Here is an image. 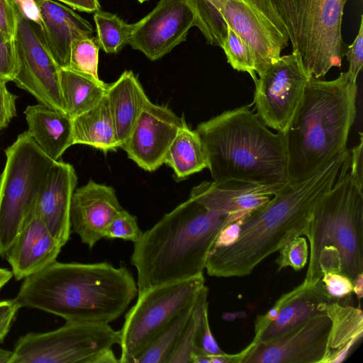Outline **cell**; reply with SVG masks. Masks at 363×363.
Instances as JSON below:
<instances>
[{
    "mask_svg": "<svg viewBox=\"0 0 363 363\" xmlns=\"http://www.w3.org/2000/svg\"><path fill=\"white\" fill-rule=\"evenodd\" d=\"M348 155L346 149L309 178L283 185L267 203L240 218L236 241L210 250L207 274L225 278L249 275L289 240L304 235L312 209L333 186Z\"/></svg>",
    "mask_w": 363,
    "mask_h": 363,
    "instance_id": "cell-1",
    "label": "cell"
},
{
    "mask_svg": "<svg viewBox=\"0 0 363 363\" xmlns=\"http://www.w3.org/2000/svg\"><path fill=\"white\" fill-rule=\"evenodd\" d=\"M137 295V283L125 267L55 261L24 279L14 300L20 308H37L66 321L108 324Z\"/></svg>",
    "mask_w": 363,
    "mask_h": 363,
    "instance_id": "cell-2",
    "label": "cell"
},
{
    "mask_svg": "<svg viewBox=\"0 0 363 363\" xmlns=\"http://www.w3.org/2000/svg\"><path fill=\"white\" fill-rule=\"evenodd\" d=\"M240 218L209 210L190 198L164 214L134 243L130 262L137 270L138 294L203 274L218 233Z\"/></svg>",
    "mask_w": 363,
    "mask_h": 363,
    "instance_id": "cell-3",
    "label": "cell"
},
{
    "mask_svg": "<svg viewBox=\"0 0 363 363\" xmlns=\"http://www.w3.org/2000/svg\"><path fill=\"white\" fill-rule=\"evenodd\" d=\"M357 82L347 72L325 81L311 76L285 133L287 184L306 179L345 150L357 110Z\"/></svg>",
    "mask_w": 363,
    "mask_h": 363,
    "instance_id": "cell-4",
    "label": "cell"
},
{
    "mask_svg": "<svg viewBox=\"0 0 363 363\" xmlns=\"http://www.w3.org/2000/svg\"><path fill=\"white\" fill-rule=\"evenodd\" d=\"M213 181L287 184L284 133H272L250 106L228 110L199 123Z\"/></svg>",
    "mask_w": 363,
    "mask_h": 363,
    "instance_id": "cell-5",
    "label": "cell"
},
{
    "mask_svg": "<svg viewBox=\"0 0 363 363\" xmlns=\"http://www.w3.org/2000/svg\"><path fill=\"white\" fill-rule=\"evenodd\" d=\"M350 153L333 186L315 203L304 235L309 262L303 280L314 284L324 272L340 273L352 281L363 274V192L350 173Z\"/></svg>",
    "mask_w": 363,
    "mask_h": 363,
    "instance_id": "cell-6",
    "label": "cell"
},
{
    "mask_svg": "<svg viewBox=\"0 0 363 363\" xmlns=\"http://www.w3.org/2000/svg\"><path fill=\"white\" fill-rule=\"evenodd\" d=\"M347 0H272L286 28L292 52L310 76L320 79L341 67L347 45L342 36Z\"/></svg>",
    "mask_w": 363,
    "mask_h": 363,
    "instance_id": "cell-7",
    "label": "cell"
},
{
    "mask_svg": "<svg viewBox=\"0 0 363 363\" xmlns=\"http://www.w3.org/2000/svg\"><path fill=\"white\" fill-rule=\"evenodd\" d=\"M0 175V257L4 255L33 213L48 171L55 162L27 131L5 150Z\"/></svg>",
    "mask_w": 363,
    "mask_h": 363,
    "instance_id": "cell-8",
    "label": "cell"
},
{
    "mask_svg": "<svg viewBox=\"0 0 363 363\" xmlns=\"http://www.w3.org/2000/svg\"><path fill=\"white\" fill-rule=\"evenodd\" d=\"M203 274L162 284L138 294L120 330V363L136 357L185 308L194 303L205 286Z\"/></svg>",
    "mask_w": 363,
    "mask_h": 363,
    "instance_id": "cell-9",
    "label": "cell"
},
{
    "mask_svg": "<svg viewBox=\"0 0 363 363\" xmlns=\"http://www.w3.org/2000/svg\"><path fill=\"white\" fill-rule=\"evenodd\" d=\"M120 342V330L106 323L66 321L50 332L30 333L17 341L10 363H86Z\"/></svg>",
    "mask_w": 363,
    "mask_h": 363,
    "instance_id": "cell-10",
    "label": "cell"
},
{
    "mask_svg": "<svg viewBox=\"0 0 363 363\" xmlns=\"http://www.w3.org/2000/svg\"><path fill=\"white\" fill-rule=\"evenodd\" d=\"M14 6L18 72L13 82L39 104L67 113L60 83V67L49 50L42 28L26 18L15 3Z\"/></svg>",
    "mask_w": 363,
    "mask_h": 363,
    "instance_id": "cell-11",
    "label": "cell"
},
{
    "mask_svg": "<svg viewBox=\"0 0 363 363\" xmlns=\"http://www.w3.org/2000/svg\"><path fill=\"white\" fill-rule=\"evenodd\" d=\"M223 17L251 50L258 77L279 59L288 45L286 28L272 0H227Z\"/></svg>",
    "mask_w": 363,
    "mask_h": 363,
    "instance_id": "cell-12",
    "label": "cell"
},
{
    "mask_svg": "<svg viewBox=\"0 0 363 363\" xmlns=\"http://www.w3.org/2000/svg\"><path fill=\"white\" fill-rule=\"evenodd\" d=\"M310 75L296 52L281 56L255 82L256 114L268 127L284 133L302 99Z\"/></svg>",
    "mask_w": 363,
    "mask_h": 363,
    "instance_id": "cell-13",
    "label": "cell"
},
{
    "mask_svg": "<svg viewBox=\"0 0 363 363\" xmlns=\"http://www.w3.org/2000/svg\"><path fill=\"white\" fill-rule=\"evenodd\" d=\"M331 321L315 315L266 342H257L242 363H326Z\"/></svg>",
    "mask_w": 363,
    "mask_h": 363,
    "instance_id": "cell-14",
    "label": "cell"
},
{
    "mask_svg": "<svg viewBox=\"0 0 363 363\" xmlns=\"http://www.w3.org/2000/svg\"><path fill=\"white\" fill-rule=\"evenodd\" d=\"M193 26L194 14L186 0H160L148 14L133 23L128 45L155 61L185 41Z\"/></svg>",
    "mask_w": 363,
    "mask_h": 363,
    "instance_id": "cell-15",
    "label": "cell"
},
{
    "mask_svg": "<svg viewBox=\"0 0 363 363\" xmlns=\"http://www.w3.org/2000/svg\"><path fill=\"white\" fill-rule=\"evenodd\" d=\"M185 122L168 107L149 100L120 147L144 170L155 171L164 164L170 144Z\"/></svg>",
    "mask_w": 363,
    "mask_h": 363,
    "instance_id": "cell-16",
    "label": "cell"
},
{
    "mask_svg": "<svg viewBox=\"0 0 363 363\" xmlns=\"http://www.w3.org/2000/svg\"><path fill=\"white\" fill-rule=\"evenodd\" d=\"M112 186L89 180L74 190L70 206L71 230L91 249L122 210Z\"/></svg>",
    "mask_w": 363,
    "mask_h": 363,
    "instance_id": "cell-17",
    "label": "cell"
},
{
    "mask_svg": "<svg viewBox=\"0 0 363 363\" xmlns=\"http://www.w3.org/2000/svg\"><path fill=\"white\" fill-rule=\"evenodd\" d=\"M77 177L73 166L57 160L50 167L33 212L64 246L71 233L70 206Z\"/></svg>",
    "mask_w": 363,
    "mask_h": 363,
    "instance_id": "cell-18",
    "label": "cell"
},
{
    "mask_svg": "<svg viewBox=\"0 0 363 363\" xmlns=\"http://www.w3.org/2000/svg\"><path fill=\"white\" fill-rule=\"evenodd\" d=\"M63 246L36 214L33 213L23 225L6 258L16 280L24 279L54 262Z\"/></svg>",
    "mask_w": 363,
    "mask_h": 363,
    "instance_id": "cell-19",
    "label": "cell"
},
{
    "mask_svg": "<svg viewBox=\"0 0 363 363\" xmlns=\"http://www.w3.org/2000/svg\"><path fill=\"white\" fill-rule=\"evenodd\" d=\"M283 185L205 181L192 188L189 198L209 210L242 217L267 203Z\"/></svg>",
    "mask_w": 363,
    "mask_h": 363,
    "instance_id": "cell-20",
    "label": "cell"
},
{
    "mask_svg": "<svg viewBox=\"0 0 363 363\" xmlns=\"http://www.w3.org/2000/svg\"><path fill=\"white\" fill-rule=\"evenodd\" d=\"M336 300L328 295L321 279L314 284L303 281L276 301V318L252 341L257 343L270 340L310 318L326 313L327 306Z\"/></svg>",
    "mask_w": 363,
    "mask_h": 363,
    "instance_id": "cell-21",
    "label": "cell"
},
{
    "mask_svg": "<svg viewBox=\"0 0 363 363\" xmlns=\"http://www.w3.org/2000/svg\"><path fill=\"white\" fill-rule=\"evenodd\" d=\"M40 12L42 30L54 60L61 67H69L72 44L91 37V23L69 7L55 0H35Z\"/></svg>",
    "mask_w": 363,
    "mask_h": 363,
    "instance_id": "cell-22",
    "label": "cell"
},
{
    "mask_svg": "<svg viewBox=\"0 0 363 363\" xmlns=\"http://www.w3.org/2000/svg\"><path fill=\"white\" fill-rule=\"evenodd\" d=\"M24 114L28 133L52 160L74 145L73 120L68 114L41 104L28 106Z\"/></svg>",
    "mask_w": 363,
    "mask_h": 363,
    "instance_id": "cell-23",
    "label": "cell"
},
{
    "mask_svg": "<svg viewBox=\"0 0 363 363\" xmlns=\"http://www.w3.org/2000/svg\"><path fill=\"white\" fill-rule=\"evenodd\" d=\"M106 96L121 146L149 99L134 73L128 70L108 85Z\"/></svg>",
    "mask_w": 363,
    "mask_h": 363,
    "instance_id": "cell-24",
    "label": "cell"
},
{
    "mask_svg": "<svg viewBox=\"0 0 363 363\" xmlns=\"http://www.w3.org/2000/svg\"><path fill=\"white\" fill-rule=\"evenodd\" d=\"M326 314L331 321L330 355L326 363L341 362L362 337V311L360 308L342 305L340 300H336L327 306Z\"/></svg>",
    "mask_w": 363,
    "mask_h": 363,
    "instance_id": "cell-25",
    "label": "cell"
},
{
    "mask_svg": "<svg viewBox=\"0 0 363 363\" xmlns=\"http://www.w3.org/2000/svg\"><path fill=\"white\" fill-rule=\"evenodd\" d=\"M72 120L74 145H89L104 152L120 147L106 95L93 108Z\"/></svg>",
    "mask_w": 363,
    "mask_h": 363,
    "instance_id": "cell-26",
    "label": "cell"
},
{
    "mask_svg": "<svg viewBox=\"0 0 363 363\" xmlns=\"http://www.w3.org/2000/svg\"><path fill=\"white\" fill-rule=\"evenodd\" d=\"M60 83L67 114L72 118L96 106L109 85L99 78L68 67L60 68Z\"/></svg>",
    "mask_w": 363,
    "mask_h": 363,
    "instance_id": "cell-27",
    "label": "cell"
},
{
    "mask_svg": "<svg viewBox=\"0 0 363 363\" xmlns=\"http://www.w3.org/2000/svg\"><path fill=\"white\" fill-rule=\"evenodd\" d=\"M164 164L170 167L179 179H183L208 167L201 139L186 122L179 129L165 155Z\"/></svg>",
    "mask_w": 363,
    "mask_h": 363,
    "instance_id": "cell-28",
    "label": "cell"
},
{
    "mask_svg": "<svg viewBox=\"0 0 363 363\" xmlns=\"http://www.w3.org/2000/svg\"><path fill=\"white\" fill-rule=\"evenodd\" d=\"M196 301L179 313L136 357L133 363H167L189 322Z\"/></svg>",
    "mask_w": 363,
    "mask_h": 363,
    "instance_id": "cell-29",
    "label": "cell"
},
{
    "mask_svg": "<svg viewBox=\"0 0 363 363\" xmlns=\"http://www.w3.org/2000/svg\"><path fill=\"white\" fill-rule=\"evenodd\" d=\"M195 17V26L206 43L222 48L227 35L223 10L227 0H186Z\"/></svg>",
    "mask_w": 363,
    "mask_h": 363,
    "instance_id": "cell-30",
    "label": "cell"
},
{
    "mask_svg": "<svg viewBox=\"0 0 363 363\" xmlns=\"http://www.w3.org/2000/svg\"><path fill=\"white\" fill-rule=\"evenodd\" d=\"M96 41L106 53L116 54L128 45L133 23L128 24L117 15L101 9L94 13Z\"/></svg>",
    "mask_w": 363,
    "mask_h": 363,
    "instance_id": "cell-31",
    "label": "cell"
},
{
    "mask_svg": "<svg viewBox=\"0 0 363 363\" xmlns=\"http://www.w3.org/2000/svg\"><path fill=\"white\" fill-rule=\"evenodd\" d=\"M208 287L201 290L189 322L181 335L167 363H191L192 354L196 351L197 337L204 313L208 310Z\"/></svg>",
    "mask_w": 363,
    "mask_h": 363,
    "instance_id": "cell-32",
    "label": "cell"
},
{
    "mask_svg": "<svg viewBox=\"0 0 363 363\" xmlns=\"http://www.w3.org/2000/svg\"><path fill=\"white\" fill-rule=\"evenodd\" d=\"M227 61L235 70L248 73L255 82L257 75L253 54L245 43L227 26V35L221 48Z\"/></svg>",
    "mask_w": 363,
    "mask_h": 363,
    "instance_id": "cell-33",
    "label": "cell"
},
{
    "mask_svg": "<svg viewBox=\"0 0 363 363\" xmlns=\"http://www.w3.org/2000/svg\"><path fill=\"white\" fill-rule=\"evenodd\" d=\"M99 48L96 38L92 36L76 40L71 48L68 68L99 78L98 75Z\"/></svg>",
    "mask_w": 363,
    "mask_h": 363,
    "instance_id": "cell-34",
    "label": "cell"
},
{
    "mask_svg": "<svg viewBox=\"0 0 363 363\" xmlns=\"http://www.w3.org/2000/svg\"><path fill=\"white\" fill-rule=\"evenodd\" d=\"M142 234L136 217L123 208L107 226L104 238L121 239L135 243Z\"/></svg>",
    "mask_w": 363,
    "mask_h": 363,
    "instance_id": "cell-35",
    "label": "cell"
},
{
    "mask_svg": "<svg viewBox=\"0 0 363 363\" xmlns=\"http://www.w3.org/2000/svg\"><path fill=\"white\" fill-rule=\"evenodd\" d=\"M279 252V255L276 259L279 270L290 267L295 271H299L308 262V246L306 238L301 236L289 240Z\"/></svg>",
    "mask_w": 363,
    "mask_h": 363,
    "instance_id": "cell-36",
    "label": "cell"
},
{
    "mask_svg": "<svg viewBox=\"0 0 363 363\" xmlns=\"http://www.w3.org/2000/svg\"><path fill=\"white\" fill-rule=\"evenodd\" d=\"M18 72L14 36L0 30V79L13 81Z\"/></svg>",
    "mask_w": 363,
    "mask_h": 363,
    "instance_id": "cell-37",
    "label": "cell"
},
{
    "mask_svg": "<svg viewBox=\"0 0 363 363\" xmlns=\"http://www.w3.org/2000/svg\"><path fill=\"white\" fill-rule=\"evenodd\" d=\"M321 280L328 295L335 299L340 300L353 292V281L344 274L324 272Z\"/></svg>",
    "mask_w": 363,
    "mask_h": 363,
    "instance_id": "cell-38",
    "label": "cell"
},
{
    "mask_svg": "<svg viewBox=\"0 0 363 363\" xmlns=\"http://www.w3.org/2000/svg\"><path fill=\"white\" fill-rule=\"evenodd\" d=\"M345 56L349 62L347 72L350 79L357 82V79L363 65V16L361 15L360 25L353 43L347 46Z\"/></svg>",
    "mask_w": 363,
    "mask_h": 363,
    "instance_id": "cell-39",
    "label": "cell"
},
{
    "mask_svg": "<svg viewBox=\"0 0 363 363\" xmlns=\"http://www.w3.org/2000/svg\"><path fill=\"white\" fill-rule=\"evenodd\" d=\"M6 83L0 79V130L6 128L16 116L18 96L7 89Z\"/></svg>",
    "mask_w": 363,
    "mask_h": 363,
    "instance_id": "cell-40",
    "label": "cell"
},
{
    "mask_svg": "<svg viewBox=\"0 0 363 363\" xmlns=\"http://www.w3.org/2000/svg\"><path fill=\"white\" fill-rule=\"evenodd\" d=\"M197 346L207 354L220 355L225 353L219 347L210 329L208 310L202 318L197 337Z\"/></svg>",
    "mask_w": 363,
    "mask_h": 363,
    "instance_id": "cell-41",
    "label": "cell"
},
{
    "mask_svg": "<svg viewBox=\"0 0 363 363\" xmlns=\"http://www.w3.org/2000/svg\"><path fill=\"white\" fill-rule=\"evenodd\" d=\"M17 16L13 0H0V30L14 36Z\"/></svg>",
    "mask_w": 363,
    "mask_h": 363,
    "instance_id": "cell-42",
    "label": "cell"
},
{
    "mask_svg": "<svg viewBox=\"0 0 363 363\" xmlns=\"http://www.w3.org/2000/svg\"><path fill=\"white\" fill-rule=\"evenodd\" d=\"M363 135L359 132V142L350 151V173L357 186L363 188L362 172Z\"/></svg>",
    "mask_w": 363,
    "mask_h": 363,
    "instance_id": "cell-43",
    "label": "cell"
},
{
    "mask_svg": "<svg viewBox=\"0 0 363 363\" xmlns=\"http://www.w3.org/2000/svg\"><path fill=\"white\" fill-rule=\"evenodd\" d=\"M19 308L20 306L14 298L0 301V342L8 334Z\"/></svg>",
    "mask_w": 363,
    "mask_h": 363,
    "instance_id": "cell-44",
    "label": "cell"
},
{
    "mask_svg": "<svg viewBox=\"0 0 363 363\" xmlns=\"http://www.w3.org/2000/svg\"><path fill=\"white\" fill-rule=\"evenodd\" d=\"M240 218L223 227L216 236L211 249L228 247L234 243L239 235Z\"/></svg>",
    "mask_w": 363,
    "mask_h": 363,
    "instance_id": "cell-45",
    "label": "cell"
},
{
    "mask_svg": "<svg viewBox=\"0 0 363 363\" xmlns=\"http://www.w3.org/2000/svg\"><path fill=\"white\" fill-rule=\"evenodd\" d=\"M23 16L42 28L39 6L35 0H13Z\"/></svg>",
    "mask_w": 363,
    "mask_h": 363,
    "instance_id": "cell-46",
    "label": "cell"
},
{
    "mask_svg": "<svg viewBox=\"0 0 363 363\" xmlns=\"http://www.w3.org/2000/svg\"><path fill=\"white\" fill-rule=\"evenodd\" d=\"M72 7L74 9L86 12L94 13L101 9L99 0H55Z\"/></svg>",
    "mask_w": 363,
    "mask_h": 363,
    "instance_id": "cell-47",
    "label": "cell"
},
{
    "mask_svg": "<svg viewBox=\"0 0 363 363\" xmlns=\"http://www.w3.org/2000/svg\"><path fill=\"white\" fill-rule=\"evenodd\" d=\"M116 359L111 347L106 348L92 355L86 363H117Z\"/></svg>",
    "mask_w": 363,
    "mask_h": 363,
    "instance_id": "cell-48",
    "label": "cell"
},
{
    "mask_svg": "<svg viewBox=\"0 0 363 363\" xmlns=\"http://www.w3.org/2000/svg\"><path fill=\"white\" fill-rule=\"evenodd\" d=\"M353 292L360 300L363 295V274H359L353 281Z\"/></svg>",
    "mask_w": 363,
    "mask_h": 363,
    "instance_id": "cell-49",
    "label": "cell"
},
{
    "mask_svg": "<svg viewBox=\"0 0 363 363\" xmlns=\"http://www.w3.org/2000/svg\"><path fill=\"white\" fill-rule=\"evenodd\" d=\"M12 271L0 267V289L13 277Z\"/></svg>",
    "mask_w": 363,
    "mask_h": 363,
    "instance_id": "cell-50",
    "label": "cell"
},
{
    "mask_svg": "<svg viewBox=\"0 0 363 363\" xmlns=\"http://www.w3.org/2000/svg\"><path fill=\"white\" fill-rule=\"evenodd\" d=\"M13 351L0 349V363H10Z\"/></svg>",
    "mask_w": 363,
    "mask_h": 363,
    "instance_id": "cell-51",
    "label": "cell"
},
{
    "mask_svg": "<svg viewBox=\"0 0 363 363\" xmlns=\"http://www.w3.org/2000/svg\"><path fill=\"white\" fill-rule=\"evenodd\" d=\"M137 1H138V2H140V3H143V2L147 1H148V0H137Z\"/></svg>",
    "mask_w": 363,
    "mask_h": 363,
    "instance_id": "cell-52",
    "label": "cell"
}]
</instances>
